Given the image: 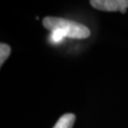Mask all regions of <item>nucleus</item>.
<instances>
[{
    "instance_id": "f257e3e1",
    "label": "nucleus",
    "mask_w": 128,
    "mask_h": 128,
    "mask_svg": "<svg viewBox=\"0 0 128 128\" xmlns=\"http://www.w3.org/2000/svg\"><path fill=\"white\" fill-rule=\"evenodd\" d=\"M42 26L52 32L60 30L65 37L74 39H85L91 35L90 29L85 25L62 18L46 17L42 20Z\"/></svg>"
},
{
    "instance_id": "f03ea898",
    "label": "nucleus",
    "mask_w": 128,
    "mask_h": 128,
    "mask_svg": "<svg viewBox=\"0 0 128 128\" xmlns=\"http://www.w3.org/2000/svg\"><path fill=\"white\" fill-rule=\"evenodd\" d=\"M94 8L104 12H117L125 14L128 8V0H91Z\"/></svg>"
},
{
    "instance_id": "7ed1b4c3",
    "label": "nucleus",
    "mask_w": 128,
    "mask_h": 128,
    "mask_svg": "<svg viewBox=\"0 0 128 128\" xmlns=\"http://www.w3.org/2000/svg\"><path fill=\"white\" fill-rule=\"evenodd\" d=\"M76 121V116L72 113H66L62 115L56 122L53 128H72Z\"/></svg>"
},
{
    "instance_id": "20e7f679",
    "label": "nucleus",
    "mask_w": 128,
    "mask_h": 128,
    "mask_svg": "<svg viewBox=\"0 0 128 128\" xmlns=\"http://www.w3.org/2000/svg\"><path fill=\"white\" fill-rule=\"evenodd\" d=\"M10 53H11V48L6 43H1L0 44V66L1 68L9 57Z\"/></svg>"
},
{
    "instance_id": "39448f33",
    "label": "nucleus",
    "mask_w": 128,
    "mask_h": 128,
    "mask_svg": "<svg viewBox=\"0 0 128 128\" xmlns=\"http://www.w3.org/2000/svg\"><path fill=\"white\" fill-rule=\"evenodd\" d=\"M52 37L53 38V40L56 41V42H58V41L62 39V37H65V35H64V33L62 31H60V30H57V31L52 32Z\"/></svg>"
}]
</instances>
